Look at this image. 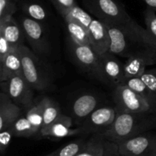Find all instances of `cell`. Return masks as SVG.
<instances>
[{"instance_id":"1","label":"cell","mask_w":156,"mask_h":156,"mask_svg":"<svg viewBox=\"0 0 156 156\" xmlns=\"http://www.w3.org/2000/svg\"><path fill=\"white\" fill-rule=\"evenodd\" d=\"M117 111L114 123L101 134L105 140L119 144L156 128V113Z\"/></svg>"},{"instance_id":"2","label":"cell","mask_w":156,"mask_h":156,"mask_svg":"<svg viewBox=\"0 0 156 156\" xmlns=\"http://www.w3.org/2000/svg\"><path fill=\"white\" fill-rule=\"evenodd\" d=\"M106 26L111 38L109 52L115 56L127 59L143 47H154L148 37L146 28L133 19L121 25Z\"/></svg>"},{"instance_id":"3","label":"cell","mask_w":156,"mask_h":156,"mask_svg":"<svg viewBox=\"0 0 156 156\" xmlns=\"http://www.w3.org/2000/svg\"><path fill=\"white\" fill-rule=\"evenodd\" d=\"M22 62V73L30 86L36 91H44L50 87L52 78L42 58L24 44L19 46Z\"/></svg>"},{"instance_id":"4","label":"cell","mask_w":156,"mask_h":156,"mask_svg":"<svg viewBox=\"0 0 156 156\" xmlns=\"http://www.w3.org/2000/svg\"><path fill=\"white\" fill-rule=\"evenodd\" d=\"M83 3L91 15L106 25H121L133 20L117 0H83Z\"/></svg>"},{"instance_id":"5","label":"cell","mask_w":156,"mask_h":156,"mask_svg":"<svg viewBox=\"0 0 156 156\" xmlns=\"http://www.w3.org/2000/svg\"><path fill=\"white\" fill-rule=\"evenodd\" d=\"M114 103L122 111L135 113H156V96L148 97L133 91L124 85L114 88Z\"/></svg>"},{"instance_id":"6","label":"cell","mask_w":156,"mask_h":156,"mask_svg":"<svg viewBox=\"0 0 156 156\" xmlns=\"http://www.w3.org/2000/svg\"><path fill=\"white\" fill-rule=\"evenodd\" d=\"M20 24L30 49L41 58L50 56L52 49L51 44L42 22L25 15L21 18Z\"/></svg>"},{"instance_id":"7","label":"cell","mask_w":156,"mask_h":156,"mask_svg":"<svg viewBox=\"0 0 156 156\" xmlns=\"http://www.w3.org/2000/svg\"><path fill=\"white\" fill-rule=\"evenodd\" d=\"M0 88L2 92L7 94L21 108L28 110L33 105L34 89L22 73L0 82Z\"/></svg>"},{"instance_id":"8","label":"cell","mask_w":156,"mask_h":156,"mask_svg":"<svg viewBox=\"0 0 156 156\" xmlns=\"http://www.w3.org/2000/svg\"><path fill=\"white\" fill-rule=\"evenodd\" d=\"M97 79L116 88L121 85L125 79L124 63L109 51L101 55Z\"/></svg>"},{"instance_id":"9","label":"cell","mask_w":156,"mask_h":156,"mask_svg":"<svg viewBox=\"0 0 156 156\" xmlns=\"http://www.w3.org/2000/svg\"><path fill=\"white\" fill-rule=\"evenodd\" d=\"M118 145L126 156H156V133L147 131Z\"/></svg>"},{"instance_id":"10","label":"cell","mask_w":156,"mask_h":156,"mask_svg":"<svg viewBox=\"0 0 156 156\" xmlns=\"http://www.w3.org/2000/svg\"><path fill=\"white\" fill-rule=\"evenodd\" d=\"M117 112L116 107H99L79 126L84 134H102L114 123Z\"/></svg>"},{"instance_id":"11","label":"cell","mask_w":156,"mask_h":156,"mask_svg":"<svg viewBox=\"0 0 156 156\" xmlns=\"http://www.w3.org/2000/svg\"><path fill=\"white\" fill-rule=\"evenodd\" d=\"M69 48L73 59L85 73L97 79L100 56L91 45L80 44L69 38Z\"/></svg>"},{"instance_id":"12","label":"cell","mask_w":156,"mask_h":156,"mask_svg":"<svg viewBox=\"0 0 156 156\" xmlns=\"http://www.w3.org/2000/svg\"><path fill=\"white\" fill-rule=\"evenodd\" d=\"M73 120L71 117L62 114L54 122L40 130L36 138L60 140L66 137L84 134L80 126L73 128Z\"/></svg>"},{"instance_id":"13","label":"cell","mask_w":156,"mask_h":156,"mask_svg":"<svg viewBox=\"0 0 156 156\" xmlns=\"http://www.w3.org/2000/svg\"><path fill=\"white\" fill-rule=\"evenodd\" d=\"M156 64V47H145L137 50L124 62L125 78L140 76L148 66Z\"/></svg>"},{"instance_id":"14","label":"cell","mask_w":156,"mask_h":156,"mask_svg":"<svg viewBox=\"0 0 156 156\" xmlns=\"http://www.w3.org/2000/svg\"><path fill=\"white\" fill-rule=\"evenodd\" d=\"M90 43L94 51L101 56L109 51L111 38L106 24L94 18L88 27Z\"/></svg>"},{"instance_id":"15","label":"cell","mask_w":156,"mask_h":156,"mask_svg":"<svg viewBox=\"0 0 156 156\" xmlns=\"http://www.w3.org/2000/svg\"><path fill=\"white\" fill-rule=\"evenodd\" d=\"M98 108H99V99L94 94L86 93L79 96L72 105V113L79 125L78 126H80L82 122Z\"/></svg>"},{"instance_id":"16","label":"cell","mask_w":156,"mask_h":156,"mask_svg":"<svg viewBox=\"0 0 156 156\" xmlns=\"http://www.w3.org/2000/svg\"><path fill=\"white\" fill-rule=\"evenodd\" d=\"M21 108L4 92L0 93V131L9 129L20 117Z\"/></svg>"},{"instance_id":"17","label":"cell","mask_w":156,"mask_h":156,"mask_svg":"<svg viewBox=\"0 0 156 156\" xmlns=\"http://www.w3.org/2000/svg\"><path fill=\"white\" fill-rule=\"evenodd\" d=\"M0 34L2 35L13 47L24 44L25 39L21 24L13 16L0 19Z\"/></svg>"},{"instance_id":"18","label":"cell","mask_w":156,"mask_h":156,"mask_svg":"<svg viewBox=\"0 0 156 156\" xmlns=\"http://www.w3.org/2000/svg\"><path fill=\"white\" fill-rule=\"evenodd\" d=\"M22 73V62L19 46L12 47L2 62H0V82H5L13 76Z\"/></svg>"},{"instance_id":"19","label":"cell","mask_w":156,"mask_h":156,"mask_svg":"<svg viewBox=\"0 0 156 156\" xmlns=\"http://www.w3.org/2000/svg\"><path fill=\"white\" fill-rule=\"evenodd\" d=\"M63 18L70 39L78 44L91 45L89 31L86 27L69 16L63 17Z\"/></svg>"},{"instance_id":"20","label":"cell","mask_w":156,"mask_h":156,"mask_svg":"<svg viewBox=\"0 0 156 156\" xmlns=\"http://www.w3.org/2000/svg\"><path fill=\"white\" fill-rule=\"evenodd\" d=\"M105 139L101 134H92L76 156H103Z\"/></svg>"},{"instance_id":"21","label":"cell","mask_w":156,"mask_h":156,"mask_svg":"<svg viewBox=\"0 0 156 156\" xmlns=\"http://www.w3.org/2000/svg\"><path fill=\"white\" fill-rule=\"evenodd\" d=\"M41 102H42L43 116H44L43 127H44L54 122L62 114V111L59 104L50 98H43L41 99Z\"/></svg>"},{"instance_id":"22","label":"cell","mask_w":156,"mask_h":156,"mask_svg":"<svg viewBox=\"0 0 156 156\" xmlns=\"http://www.w3.org/2000/svg\"><path fill=\"white\" fill-rule=\"evenodd\" d=\"M21 10L26 16L43 22L48 18V13L45 8L37 2H27L21 4Z\"/></svg>"},{"instance_id":"23","label":"cell","mask_w":156,"mask_h":156,"mask_svg":"<svg viewBox=\"0 0 156 156\" xmlns=\"http://www.w3.org/2000/svg\"><path fill=\"white\" fill-rule=\"evenodd\" d=\"M9 129H11L12 134L15 137L30 138V137H35L37 135L36 132L26 116H23V117L21 116L9 127Z\"/></svg>"},{"instance_id":"24","label":"cell","mask_w":156,"mask_h":156,"mask_svg":"<svg viewBox=\"0 0 156 156\" xmlns=\"http://www.w3.org/2000/svg\"><path fill=\"white\" fill-rule=\"evenodd\" d=\"M25 116L37 135L44 126V116H43V107L41 101L36 105H32L27 110Z\"/></svg>"},{"instance_id":"25","label":"cell","mask_w":156,"mask_h":156,"mask_svg":"<svg viewBox=\"0 0 156 156\" xmlns=\"http://www.w3.org/2000/svg\"><path fill=\"white\" fill-rule=\"evenodd\" d=\"M85 143H86V140L83 138L74 140V141L67 143L62 147L59 148L56 150L50 152L46 156H76L82 150Z\"/></svg>"},{"instance_id":"26","label":"cell","mask_w":156,"mask_h":156,"mask_svg":"<svg viewBox=\"0 0 156 156\" xmlns=\"http://www.w3.org/2000/svg\"><path fill=\"white\" fill-rule=\"evenodd\" d=\"M156 9L147 6L144 12L146 30L151 43L156 47Z\"/></svg>"},{"instance_id":"27","label":"cell","mask_w":156,"mask_h":156,"mask_svg":"<svg viewBox=\"0 0 156 156\" xmlns=\"http://www.w3.org/2000/svg\"><path fill=\"white\" fill-rule=\"evenodd\" d=\"M121 85H124L132 89L133 91L139 93L143 95L148 96V97H155V94L150 91L144 83L140 76H135V77L125 78L123 83Z\"/></svg>"},{"instance_id":"28","label":"cell","mask_w":156,"mask_h":156,"mask_svg":"<svg viewBox=\"0 0 156 156\" xmlns=\"http://www.w3.org/2000/svg\"><path fill=\"white\" fill-rule=\"evenodd\" d=\"M65 16H69L70 18H73L74 20H76V21H79V23L83 24L87 28H88L90 24H91V21L94 18L88 12H87L83 9L79 7L78 5H76V6L72 8L65 15L62 16V18Z\"/></svg>"},{"instance_id":"29","label":"cell","mask_w":156,"mask_h":156,"mask_svg":"<svg viewBox=\"0 0 156 156\" xmlns=\"http://www.w3.org/2000/svg\"><path fill=\"white\" fill-rule=\"evenodd\" d=\"M18 10V6L14 0H0V19L13 16Z\"/></svg>"},{"instance_id":"30","label":"cell","mask_w":156,"mask_h":156,"mask_svg":"<svg viewBox=\"0 0 156 156\" xmlns=\"http://www.w3.org/2000/svg\"><path fill=\"white\" fill-rule=\"evenodd\" d=\"M142 80L146 86L154 94H156V67L151 69H146L140 76Z\"/></svg>"},{"instance_id":"31","label":"cell","mask_w":156,"mask_h":156,"mask_svg":"<svg viewBox=\"0 0 156 156\" xmlns=\"http://www.w3.org/2000/svg\"><path fill=\"white\" fill-rule=\"evenodd\" d=\"M62 16L77 5L76 0H50Z\"/></svg>"},{"instance_id":"32","label":"cell","mask_w":156,"mask_h":156,"mask_svg":"<svg viewBox=\"0 0 156 156\" xmlns=\"http://www.w3.org/2000/svg\"><path fill=\"white\" fill-rule=\"evenodd\" d=\"M13 136V134L9 128L0 131V152L2 155H4L6 152Z\"/></svg>"},{"instance_id":"33","label":"cell","mask_w":156,"mask_h":156,"mask_svg":"<svg viewBox=\"0 0 156 156\" xmlns=\"http://www.w3.org/2000/svg\"><path fill=\"white\" fill-rule=\"evenodd\" d=\"M103 156H126L121 153L119 149V145L114 142L105 140V152Z\"/></svg>"},{"instance_id":"34","label":"cell","mask_w":156,"mask_h":156,"mask_svg":"<svg viewBox=\"0 0 156 156\" xmlns=\"http://www.w3.org/2000/svg\"><path fill=\"white\" fill-rule=\"evenodd\" d=\"M12 47H13L11 46L9 41L2 35L0 34V62L5 59L8 53L11 51Z\"/></svg>"},{"instance_id":"35","label":"cell","mask_w":156,"mask_h":156,"mask_svg":"<svg viewBox=\"0 0 156 156\" xmlns=\"http://www.w3.org/2000/svg\"><path fill=\"white\" fill-rule=\"evenodd\" d=\"M143 1L147 5V6L156 9V0H143Z\"/></svg>"}]
</instances>
